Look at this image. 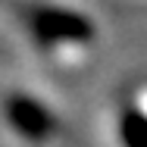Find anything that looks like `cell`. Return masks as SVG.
<instances>
[{"label": "cell", "mask_w": 147, "mask_h": 147, "mask_svg": "<svg viewBox=\"0 0 147 147\" xmlns=\"http://www.w3.org/2000/svg\"><path fill=\"white\" fill-rule=\"evenodd\" d=\"M119 138L125 147H147V113L131 107L119 119Z\"/></svg>", "instance_id": "cell-3"}, {"label": "cell", "mask_w": 147, "mask_h": 147, "mask_svg": "<svg viewBox=\"0 0 147 147\" xmlns=\"http://www.w3.org/2000/svg\"><path fill=\"white\" fill-rule=\"evenodd\" d=\"M31 28L38 31L41 41H88L94 34L85 16L69 13V9H53V6H41L31 13Z\"/></svg>", "instance_id": "cell-1"}, {"label": "cell", "mask_w": 147, "mask_h": 147, "mask_svg": "<svg viewBox=\"0 0 147 147\" xmlns=\"http://www.w3.org/2000/svg\"><path fill=\"white\" fill-rule=\"evenodd\" d=\"M13 119H16V125H19L25 135H34V138L50 128V116H47L38 103H28V100H16V103H13Z\"/></svg>", "instance_id": "cell-2"}]
</instances>
